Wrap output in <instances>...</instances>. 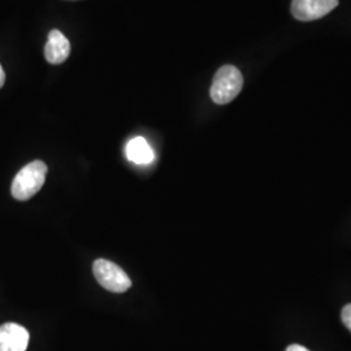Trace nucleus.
Wrapping results in <instances>:
<instances>
[{
	"label": "nucleus",
	"mask_w": 351,
	"mask_h": 351,
	"mask_svg": "<svg viewBox=\"0 0 351 351\" xmlns=\"http://www.w3.org/2000/svg\"><path fill=\"white\" fill-rule=\"evenodd\" d=\"M47 172V165L42 160H34L25 165L13 178L11 186L13 198L17 201H27L34 197L43 186Z\"/></svg>",
	"instance_id": "1"
},
{
	"label": "nucleus",
	"mask_w": 351,
	"mask_h": 351,
	"mask_svg": "<svg viewBox=\"0 0 351 351\" xmlns=\"http://www.w3.org/2000/svg\"><path fill=\"white\" fill-rule=\"evenodd\" d=\"M243 88V75L234 65L221 66L213 77L210 95L216 104H228L239 97Z\"/></svg>",
	"instance_id": "2"
},
{
	"label": "nucleus",
	"mask_w": 351,
	"mask_h": 351,
	"mask_svg": "<svg viewBox=\"0 0 351 351\" xmlns=\"http://www.w3.org/2000/svg\"><path fill=\"white\" fill-rule=\"evenodd\" d=\"M93 272L101 287L110 291L124 293L132 288V281L124 269L113 262L98 259L93 264Z\"/></svg>",
	"instance_id": "3"
},
{
	"label": "nucleus",
	"mask_w": 351,
	"mask_h": 351,
	"mask_svg": "<svg viewBox=\"0 0 351 351\" xmlns=\"http://www.w3.org/2000/svg\"><path fill=\"white\" fill-rule=\"evenodd\" d=\"M339 0H293L291 14L300 21H315L332 12Z\"/></svg>",
	"instance_id": "4"
},
{
	"label": "nucleus",
	"mask_w": 351,
	"mask_h": 351,
	"mask_svg": "<svg viewBox=\"0 0 351 351\" xmlns=\"http://www.w3.org/2000/svg\"><path fill=\"white\" fill-rule=\"evenodd\" d=\"M29 332L16 323L0 326V351H26Z\"/></svg>",
	"instance_id": "5"
},
{
	"label": "nucleus",
	"mask_w": 351,
	"mask_h": 351,
	"mask_svg": "<svg viewBox=\"0 0 351 351\" xmlns=\"http://www.w3.org/2000/svg\"><path fill=\"white\" fill-rule=\"evenodd\" d=\"M71 55V43L68 38L58 29L51 30L46 46L45 58L50 64H63Z\"/></svg>",
	"instance_id": "6"
},
{
	"label": "nucleus",
	"mask_w": 351,
	"mask_h": 351,
	"mask_svg": "<svg viewBox=\"0 0 351 351\" xmlns=\"http://www.w3.org/2000/svg\"><path fill=\"white\" fill-rule=\"evenodd\" d=\"M126 156L134 164H150L154 162V151L143 137H136L126 145Z\"/></svg>",
	"instance_id": "7"
},
{
	"label": "nucleus",
	"mask_w": 351,
	"mask_h": 351,
	"mask_svg": "<svg viewBox=\"0 0 351 351\" xmlns=\"http://www.w3.org/2000/svg\"><path fill=\"white\" fill-rule=\"evenodd\" d=\"M341 317H342V322H343L345 326L351 332V303L350 304H346V306L343 307Z\"/></svg>",
	"instance_id": "8"
},
{
	"label": "nucleus",
	"mask_w": 351,
	"mask_h": 351,
	"mask_svg": "<svg viewBox=\"0 0 351 351\" xmlns=\"http://www.w3.org/2000/svg\"><path fill=\"white\" fill-rule=\"evenodd\" d=\"M285 351H310L307 350L306 348H303L301 345H290L288 346V349Z\"/></svg>",
	"instance_id": "9"
},
{
	"label": "nucleus",
	"mask_w": 351,
	"mask_h": 351,
	"mask_svg": "<svg viewBox=\"0 0 351 351\" xmlns=\"http://www.w3.org/2000/svg\"><path fill=\"white\" fill-rule=\"evenodd\" d=\"M4 82H5V73H4V69H3V66L0 64V88H3Z\"/></svg>",
	"instance_id": "10"
}]
</instances>
